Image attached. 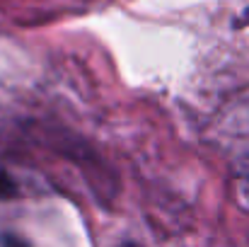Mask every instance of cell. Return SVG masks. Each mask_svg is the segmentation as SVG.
I'll use <instances>...</instances> for the list:
<instances>
[{
  "mask_svg": "<svg viewBox=\"0 0 249 247\" xmlns=\"http://www.w3.org/2000/svg\"><path fill=\"white\" fill-rule=\"evenodd\" d=\"M12 196H17V184L5 170H0V199L5 201V199H12Z\"/></svg>",
  "mask_w": 249,
  "mask_h": 247,
  "instance_id": "2",
  "label": "cell"
},
{
  "mask_svg": "<svg viewBox=\"0 0 249 247\" xmlns=\"http://www.w3.org/2000/svg\"><path fill=\"white\" fill-rule=\"evenodd\" d=\"M245 22H247V24H249V10H247V12H245Z\"/></svg>",
  "mask_w": 249,
  "mask_h": 247,
  "instance_id": "4",
  "label": "cell"
},
{
  "mask_svg": "<svg viewBox=\"0 0 249 247\" xmlns=\"http://www.w3.org/2000/svg\"><path fill=\"white\" fill-rule=\"evenodd\" d=\"M235 194H237L240 204L249 209V158L242 160L235 170Z\"/></svg>",
  "mask_w": 249,
  "mask_h": 247,
  "instance_id": "1",
  "label": "cell"
},
{
  "mask_svg": "<svg viewBox=\"0 0 249 247\" xmlns=\"http://www.w3.org/2000/svg\"><path fill=\"white\" fill-rule=\"evenodd\" d=\"M124 247H141V245H136V243H126Z\"/></svg>",
  "mask_w": 249,
  "mask_h": 247,
  "instance_id": "3",
  "label": "cell"
}]
</instances>
